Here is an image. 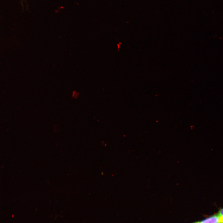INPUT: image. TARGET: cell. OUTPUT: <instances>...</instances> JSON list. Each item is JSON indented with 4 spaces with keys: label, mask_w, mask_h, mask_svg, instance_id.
<instances>
[{
    "label": "cell",
    "mask_w": 223,
    "mask_h": 223,
    "mask_svg": "<svg viewBox=\"0 0 223 223\" xmlns=\"http://www.w3.org/2000/svg\"><path fill=\"white\" fill-rule=\"evenodd\" d=\"M200 221V223H219V216L217 213L208 216Z\"/></svg>",
    "instance_id": "1"
},
{
    "label": "cell",
    "mask_w": 223,
    "mask_h": 223,
    "mask_svg": "<svg viewBox=\"0 0 223 223\" xmlns=\"http://www.w3.org/2000/svg\"><path fill=\"white\" fill-rule=\"evenodd\" d=\"M191 223H200V221H195V222H193Z\"/></svg>",
    "instance_id": "3"
},
{
    "label": "cell",
    "mask_w": 223,
    "mask_h": 223,
    "mask_svg": "<svg viewBox=\"0 0 223 223\" xmlns=\"http://www.w3.org/2000/svg\"><path fill=\"white\" fill-rule=\"evenodd\" d=\"M217 214L219 216V223H223V208H220Z\"/></svg>",
    "instance_id": "2"
}]
</instances>
